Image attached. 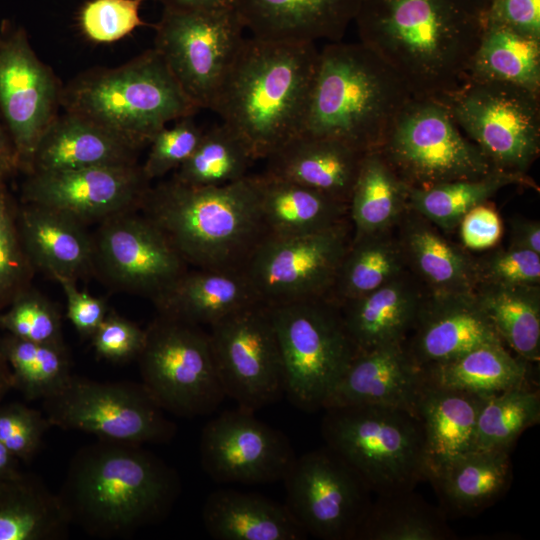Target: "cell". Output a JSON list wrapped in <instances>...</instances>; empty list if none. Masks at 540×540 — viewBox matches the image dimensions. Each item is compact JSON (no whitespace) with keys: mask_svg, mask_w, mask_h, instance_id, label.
Segmentation results:
<instances>
[{"mask_svg":"<svg viewBox=\"0 0 540 540\" xmlns=\"http://www.w3.org/2000/svg\"><path fill=\"white\" fill-rule=\"evenodd\" d=\"M17 223L35 271L55 281L95 274L93 237L86 225L53 209L22 202Z\"/></svg>","mask_w":540,"mask_h":540,"instance_id":"cell-25","label":"cell"},{"mask_svg":"<svg viewBox=\"0 0 540 540\" xmlns=\"http://www.w3.org/2000/svg\"><path fill=\"white\" fill-rule=\"evenodd\" d=\"M199 455L203 471L214 482L244 485L282 481L296 458L283 432L239 407L205 424Z\"/></svg>","mask_w":540,"mask_h":540,"instance_id":"cell-19","label":"cell"},{"mask_svg":"<svg viewBox=\"0 0 540 540\" xmlns=\"http://www.w3.org/2000/svg\"><path fill=\"white\" fill-rule=\"evenodd\" d=\"M50 427L43 411L20 402H0V442L20 463L35 458Z\"/></svg>","mask_w":540,"mask_h":540,"instance_id":"cell-49","label":"cell"},{"mask_svg":"<svg viewBox=\"0 0 540 540\" xmlns=\"http://www.w3.org/2000/svg\"><path fill=\"white\" fill-rule=\"evenodd\" d=\"M530 364L503 343H491L420 371L427 384L492 395L530 385Z\"/></svg>","mask_w":540,"mask_h":540,"instance_id":"cell-36","label":"cell"},{"mask_svg":"<svg viewBox=\"0 0 540 540\" xmlns=\"http://www.w3.org/2000/svg\"><path fill=\"white\" fill-rule=\"evenodd\" d=\"M413 98L397 73L362 43L331 42L319 50L299 134L377 150Z\"/></svg>","mask_w":540,"mask_h":540,"instance_id":"cell-5","label":"cell"},{"mask_svg":"<svg viewBox=\"0 0 540 540\" xmlns=\"http://www.w3.org/2000/svg\"><path fill=\"white\" fill-rule=\"evenodd\" d=\"M487 396L424 382L416 415L424 434L427 479L442 464L476 449L477 420Z\"/></svg>","mask_w":540,"mask_h":540,"instance_id":"cell-29","label":"cell"},{"mask_svg":"<svg viewBox=\"0 0 540 540\" xmlns=\"http://www.w3.org/2000/svg\"><path fill=\"white\" fill-rule=\"evenodd\" d=\"M426 295L421 283L408 270L339 306L356 353L404 342Z\"/></svg>","mask_w":540,"mask_h":540,"instance_id":"cell-26","label":"cell"},{"mask_svg":"<svg viewBox=\"0 0 540 540\" xmlns=\"http://www.w3.org/2000/svg\"><path fill=\"white\" fill-rule=\"evenodd\" d=\"M145 1V0H144ZM164 7L178 9H210L234 7V0H154Z\"/></svg>","mask_w":540,"mask_h":540,"instance_id":"cell-56","label":"cell"},{"mask_svg":"<svg viewBox=\"0 0 540 540\" xmlns=\"http://www.w3.org/2000/svg\"><path fill=\"white\" fill-rule=\"evenodd\" d=\"M351 239L350 220L311 234L266 235L243 271L267 305L328 297Z\"/></svg>","mask_w":540,"mask_h":540,"instance_id":"cell-15","label":"cell"},{"mask_svg":"<svg viewBox=\"0 0 540 540\" xmlns=\"http://www.w3.org/2000/svg\"><path fill=\"white\" fill-rule=\"evenodd\" d=\"M475 1L478 4V6L480 7V9L482 10L483 15H484L485 10H486L490 0H475Z\"/></svg>","mask_w":540,"mask_h":540,"instance_id":"cell-61","label":"cell"},{"mask_svg":"<svg viewBox=\"0 0 540 540\" xmlns=\"http://www.w3.org/2000/svg\"><path fill=\"white\" fill-rule=\"evenodd\" d=\"M354 540H448L454 533L441 508L413 490L377 495Z\"/></svg>","mask_w":540,"mask_h":540,"instance_id":"cell-38","label":"cell"},{"mask_svg":"<svg viewBox=\"0 0 540 540\" xmlns=\"http://www.w3.org/2000/svg\"><path fill=\"white\" fill-rule=\"evenodd\" d=\"M61 106L105 127L139 150L169 122L193 116L199 110L154 48L121 66L77 76L62 88Z\"/></svg>","mask_w":540,"mask_h":540,"instance_id":"cell-6","label":"cell"},{"mask_svg":"<svg viewBox=\"0 0 540 540\" xmlns=\"http://www.w3.org/2000/svg\"><path fill=\"white\" fill-rule=\"evenodd\" d=\"M510 185L536 187L528 176L494 172L479 179L448 182L426 189H410L409 208L447 234L457 229L468 211L489 201L499 190Z\"/></svg>","mask_w":540,"mask_h":540,"instance_id":"cell-41","label":"cell"},{"mask_svg":"<svg viewBox=\"0 0 540 540\" xmlns=\"http://www.w3.org/2000/svg\"><path fill=\"white\" fill-rule=\"evenodd\" d=\"M440 102L494 170L528 176L540 153V93L508 82L466 78Z\"/></svg>","mask_w":540,"mask_h":540,"instance_id":"cell-9","label":"cell"},{"mask_svg":"<svg viewBox=\"0 0 540 540\" xmlns=\"http://www.w3.org/2000/svg\"><path fill=\"white\" fill-rule=\"evenodd\" d=\"M321 433L377 495L413 490L427 480L424 434L418 417L383 405L324 409Z\"/></svg>","mask_w":540,"mask_h":540,"instance_id":"cell-7","label":"cell"},{"mask_svg":"<svg viewBox=\"0 0 540 540\" xmlns=\"http://www.w3.org/2000/svg\"><path fill=\"white\" fill-rule=\"evenodd\" d=\"M0 40H1V33H0Z\"/></svg>","mask_w":540,"mask_h":540,"instance_id":"cell-62","label":"cell"},{"mask_svg":"<svg viewBox=\"0 0 540 540\" xmlns=\"http://www.w3.org/2000/svg\"><path fill=\"white\" fill-rule=\"evenodd\" d=\"M51 426L95 435L98 440L136 445L163 444L176 434L173 421L143 384L101 382L72 375L42 400Z\"/></svg>","mask_w":540,"mask_h":540,"instance_id":"cell-12","label":"cell"},{"mask_svg":"<svg viewBox=\"0 0 540 540\" xmlns=\"http://www.w3.org/2000/svg\"><path fill=\"white\" fill-rule=\"evenodd\" d=\"M226 397L256 412L285 396L282 356L269 305L256 302L209 326Z\"/></svg>","mask_w":540,"mask_h":540,"instance_id":"cell-14","label":"cell"},{"mask_svg":"<svg viewBox=\"0 0 540 540\" xmlns=\"http://www.w3.org/2000/svg\"><path fill=\"white\" fill-rule=\"evenodd\" d=\"M485 23L540 39V0H490L484 13Z\"/></svg>","mask_w":540,"mask_h":540,"instance_id":"cell-53","label":"cell"},{"mask_svg":"<svg viewBox=\"0 0 540 540\" xmlns=\"http://www.w3.org/2000/svg\"><path fill=\"white\" fill-rule=\"evenodd\" d=\"M139 211L195 268L243 270L267 235L256 175L214 187L171 178L149 188Z\"/></svg>","mask_w":540,"mask_h":540,"instance_id":"cell-4","label":"cell"},{"mask_svg":"<svg viewBox=\"0 0 540 540\" xmlns=\"http://www.w3.org/2000/svg\"><path fill=\"white\" fill-rule=\"evenodd\" d=\"M510 451L475 449L435 469L427 480L445 515L471 516L500 499L513 479Z\"/></svg>","mask_w":540,"mask_h":540,"instance_id":"cell-30","label":"cell"},{"mask_svg":"<svg viewBox=\"0 0 540 540\" xmlns=\"http://www.w3.org/2000/svg\"><path fill=\"white\" fill-rule=\"evenodd\" d=\"M20 462L0 442V477L18 472Z\"/></svg>","mask_w":540,"mask_h":540,"instance_id":"cell-58","label":"cell"},{"mask_svg":"<svg viewBox=\"0 0 540 540\" xmlns=\"http://www.w3.org/2000/svg\"><path fill=\"white\" fill-rule=\"evenodd\" d=\"M12 172L13 170L9 167V165L0 158V185L5 182L6 176Z\"/></svg>","mask_w":540,"mask_h":540,"instance_id":"cell-60","label":"cell"},{"mask_svg":"<svg viewBox=\"0 0 540 540\" xmlns=\"http://www.w3.org/2000/svg\"><path fill=\"white\" fill-rule=\"evenodd\" d=\"M136 164L27 174L21 202L53 209L84 225L139 210L150 188Z\"/></svg>","mask_w":540,"mask_h":540,"instance_id":"cell-20","label":"cell"},{"mask_svg":"<svg viewBox=\"0 0 540 540\" xmlns=\"http://www.w3.org/2000/svg\"><path fill=\"white\" fill-rule=\"evenodd\" d=\"M0 350L11 370L12 388L28 401L55 394L72 376L65 344L37 343L4 332Z\"/></svg>","mask_w":540,"mask_h":540,"instance_id":"cell-42","label":"cell"},{"mask_svg":"<svg viewBox=\"0 0 540 540\" xmlns=\"http://www.w3.org/2000/svg\"><path fill=\"white\" fill-rule=\"evenodd\" d=\"M17 207L4 182L0 185V311L32 286L36 272L20 236Z\"/></svg>","mask_w":540,"mask_h":540,"instance_id":"cell-45","label":"cell"},{"mask_svg":"<svg viewBox=\"0 0 540 540\" xmlns=\"http://www.w3.org/2000/svg\"><path fill=\"white\" fill-rule=\"evenodd\" d=\"M364 153L332 139L298 134L266 158V174L349 203Z\"/></svg>","mask_w":540,"mask_h":540,"instance_id":"cell-28","label":"cell"},{"mask_svg":"<svg viewBox=\"0 0 540 540\" xmlns=\"http://www.w3.org/2000/svg\"><path fill=\"white\" fill-rule=\"evenodd\" d=\"M245 29L234 7H164L154 49L198 109H212L243 44Z\"/></svg>","mask_w":540,"mask_h":540,"instance_id":"cell-13","label":"cell"},{"mask_svg":"<svg viewBox=\"0 0 540 540\" xmlns=\"http://www.w3.org/2000/svg\"><path fill=\"white\" fill-rule=\"evenodd\" d=\"M395 230L407 269L428 295L475 293V257L461 244L411 208Z\"/></svg>","mask_w":540,"mask_h":540,"instance_id":"cell-24","label":"cell"},{"mask_svg":"<svg viewBox=\"0 0 540 540\" xmlns=\"http://www.w3.org/2000/svg\"><path fill=\"white\" fill-rule=\"evenodd\" d=\"M62 88L34 52L22 28H6L0 40V113L16 169L28 174L36 147L61 106Z\"/></svg>","mask_w":540,"mask_h":540,"instance_id":"cell-18","label":"cell"},{"mask_svg":"<svg viewBox=\"0 0 540 540\" xmlns=\"http://www.w3.org/2000/svg\"><path fill=\"white\" fill-rule=\"evenodd\" d=\"M509 224V246L540 254V222L538 220L518 216L514 217Z\"/></svg>","mask_w":540,"mask_h":540,"instance_id":"cell-55","label":"cell"},{"mask_svg":"<svg viewBox=\"0 0 540 540\" xmlns=\"http://www.w3.org/2000/svg\"><path fill=\"white\" fill-rule=\"evenodd\" d=\"M354 22L414 98L437 101L466 80L484 29L475 0H363Z\"/></svg>","mask_w":540,"mask_h":540,"instance_id":"cell-1","label":"cell"},{"mask_svg":"<svg viewBox=\"0 0 540 540\" xmlns=\"http://www.w3.org/2000/svg\"><path fill=\"white\" fill-rule=\"evenodd\" d=\"M318 57L314 43L244 39L211 110L255 160L300 133Z\"/></svg>","mask_w":540,"mask_h":540,"instance_id":"cell-3","label":"cell"},{"mask_svg":"<svg viewBox=\"0 0 540 540\" xmlns=\"http://www.w3.org/2000/svg\"><path fill=\"white\" fill-rule=\"evenodd\" d=\"M467 78L508 82L540 93V39L485 23Z\"/></svg>","mask_w":540,"mask_h":540,"instance_id":"cell-40","label":"cell"},{"mask_svg":"<svg viewBox=\"0 0 540 540\" xmlns=\"http://www.w3.org/2000/svg\"><path fill=\"white\" fill-rule=\"evenodd\" d=\"M395 228L352 237L328 298L341 306L408 271Z\"/></svg>","mask_w":540,"mask_h":540,"instance_id":"cell-37","label":"cell"},{"mask_svg":"<svg viewBox=\"0 0 540 540\" xmlns=\"http://www.w3.org/2000/svg\"><path fill=\"white\" fill-rule=\"evenodd\" d=\"M423 384L422 373L404 342L380 346L354 355L323 410L346 405H383L416 415Z\"/></svg>","mask_w":540,"mask_h":540,"instance_id":"cell-22","label":"cell"},{"mask_svg":"<svg viewBox=\"0 0 540 540\" xmlns=\"http://www.w3.org/2000/svg\"><path fill=\"white\" fill-rule=\"evenodd\" d=\"M0 158L3 159L9 167L15 171L16 158L11 140L4 125L0 121Z\"/></svg>","mask_w":540,"mask_h":540,"instance_id":"cell-57","label":"cell"},{"mask_svg":"<svg viewBox=\"0 0 540 540\" xmlns=\"http://www.w3.org/2000/svg\"><path fill=\"white\" fill-rule=\"evenodd\" d=\"M138 151L105 127L65 111L42 135L28 174L136 164Z\"/></svg>","mask_w":540,"mask_h":540,"instance_id":"cell-27","label":"cell"},{"mask_svg":"<svg viewBox=\"0 0 540 540\" xmlns=\"http://www.w3.org/2000/svg\"><path fill=\"white\" fill-rule=\"evenodd\" d=\"M202 522L216 540H304L308 536L285 504L235 489L211 492L202 507Z\"/></svg>","mask_w":540,"mask_h":540,"instance_id":"cell-31","label":"cell"},{"mask_svg":"<svg viewBox=\"0 0 540 540\" xmlns=\"http://www.w3.org/2000/svg\"><path fill=\"white\" fill-rule=\"evenodd\" d=\"M144 0H90L79 14L81 30L96 43H112L145 25L139 15Z\"/></svg>","mask_w":540,"mask_h":540,"instance_id":"cell-48","label":"cell"},{"mask_svg":"<svg viewBox=\"0 0 540 540\" xmlns=\"http://www.w3.org/2000/svg\"><path fill=\"white\" fill-rule=\"evenodd\" d=\"M57 282L66 298L67 318L81 337L91 338L109 312L106 301L79 290L77 281L61 278Z\"/></svg>","mask_w":540,"mask_h":540,"instance_id":"cell-54","label":"cell"},{"mask_svg":"<svg viewBox=\"0 0 540 540\" xmlns=\"http://www.w3.org/2000/svg\"><path fill=\"white\" fill-rule=\"evenodd\" d=\"M70 525L57 493L38 476L0 477V540H62Z\"/></svg>","mask_w":540,"mask_h":540,"instance_id":"cell-34","label":"cell"},{"mask_svg":"<svg viewBox=\"0 0 540 540\" xmlns=\"http://www.w3.org/2000/svg\"><path fill=\"white\" fill-rule=\"evenodd\" d=\"M92 237L95 274L117 290L153 302L188 270L163 232L139 210L105 219Z\"/></svg>","mask_w":540,"mask_h":540,"instance_id":"cell-17","label":"cell"},{"mask_svg":"<svg viewBox=\"0 0 540 540\" xmlns=\"http://www.w3.org/2000/svg\"><path fill=\"white\" fill-rule=\"evenodd\" d=\"M203 133L192 116L162 128L149 143L148 156L141 166L145 177L151 182L180 167L193 154Z\"/></svg>","mask_w":540,"mask_h":540,"instance_id":"cell-47","label":"cell"},{"mask_svg":"<svg viewBox=\"0 0 540 540\" xmlns=\"http://www.w3.org/2000/svg\"><path fill=\"white\" fill-rule=\"evenodd\" d=\"M282 481L284 504L307 535L355 539L372 491L332 449L325 445L296 456Z\"/></svg>","mask_w":540,"mask_h":540,"instance_id":"cell-16","label":"cell"},{"mask_svg":"<svg viewBox=\"0 0 540 540\" xmlns=\"http://www.w3.org/2000/svg\"><path fill=\"white\" fill-rule=\"evenodd\" d=\"M261 302L243 270L189 269L153 301L158 314L208 325Z\"/></svg>","mask_w":540,"mask_h":540,"instance_id":"cell-32","label":"cell"},{"mask_svg":"<svg viewBox=\"0 0 540 540\" xmlns=\"http://www.w3.org/2000/svg\"><path fill=\"white\" fill-rule=\"evenodd\" d=\"M98 357L113 363L137 359L145 341V329L109 311L91 336Z\"/></svg>","mask_w":540,"mask_h":540,"instance_id":"cell-51","label":"cell"},{"mask_svg":"<svg viewBox=\"0 0 540 540\" xmlns=\"http://www.w3.org/2000/svg\"><path fill=\"white\" fill-rule=\"evenodd\" d=\"M363 0H234L253 37L293 43L341 41Z\"/></svg>","mask_w":540,"mask_h":540,"instance_id":"cell-23","label":"cell"},{"mask_svg":"<svg viewBox=\"0 0 540 540\" xmlns=\"http://www.w3.org/2000/svg\"><path fill=\"white\" fill-rule=\"evenodd\" d=\"M539 420V391L531 385L489 395L477 420L476 449L511 450L523 431Z\"/></svg>","mask_w":540,"mask_h":540,"instance_id":"cell-44","label":"cell"},{"mask_svg":"<svg viewBox=\"0 0 540 540\" xmlns=\"http://www.w3.org/2000/svg\"><path fill=\"white\" fill-rule=\"evenodd\" d=\"M254 161L244 141L221 123L204 130L197 148L172 178L195 187L222 186L246 177Z\"/></svg>","mask_w":540,"mask_h":540,"instance_id":"cell-43","label":"cell"},{"mask_svg":"<svg viewBox=\"0 0 540 540\" xmlns=\"http://www.w3.org/2000/svg\"><path fill=\"white\" fill-rule=\"evenodd\" d=\"M410 189H426L494 172L440 101L412 98L377 149Z\"/></svg>","mask_w":540,"mask_h":540,"instance_id":"cell-10","label":"cell"},{"mask_svg":"<svg viewBox=\"0 0 540 540\" xmlns=\"http://www.w3.org/2000/svg\"><path fill=\"white\" fill-rule=\"evenodd\" d=\"M12 389L11 370L8 362L0 350V402Z\"/></svg>","mask_w":540,"mask_h":540,"instance_id":"cell-59","label":"cell"},{"mask_svg":"<svg viewBox=\"0 0 540 540\" xmlns=\"http://www.w3.org/2000/svg\"><path fill=\"white\" fill-rule=\"evenodd\" d=\"M409 191L379 150L364 153L348 203L352 237L394 229L409 208Z\"/></svg>","mask_w":540,"mask_h":540,"instance_id":"cell-35","label":"cell"},{"mask_svg":"<svg viewBox=\"0 0 540 540\" xmlns=\"http://www.w3.org/2000/svg\"><path fill=\"white\" fill-rule=\"evenodd\" d=\"M269 307L282 356L285 396L301 411L323 409L356 354L340 307L328 297Z\"/></svg>","mask_w":540,"mask_h":540,"instance_id":"cell-8","label":"cell"},{"mask_svg":"<svg viewBox=\"0 0 540 540\" xmlns=\"http://www.w3.org/2000/svg\"><path fill=\"white\" fill-rule=\"evenodd\" d=\"M136 360L141 383L165 412L206 416L226 398L209 334L199 325L158 314Z\"/></svg>","mask_w":540,"mask_h":540,"instance_id":"cell-11","label":"cell"},{"mask_svg":"<svg viewBox=\"0 0 540 540\" xmlns=\"http://www.w3.org/2000/svg\"><path fill=\"white\" fill-rule=\"evenodd\" d=\"M475 295L503 343L529 363L540 360V285L478 284Z\"/></svg>","mask_w":540,"mask_h":540,"instance_id":"cell-39","label":"cell"},{"mask_svg":"<svg viewBox=\"0 0 540 540\" xmlns=\"http://www.w3.org/2000/svg\"><path fill=\"white\" fill-rule=\"evenodd\" d=\"M256 177L267 235L311 234L349 220L348 204L343 201L265 172Z\"/></svg>","mask_w":540,"mask_h":540,"instance_id":"cell-33","label":"cell"},{"mask_svg":"<svg viewBox=\"0 0 540 540\" xmlns=\"http://www.w3.org/2000/svg\"><path fill=\"white\" fill-rule=\"evenodd\" d=\"M181 490L177 471L143 445L97 440L74 454L57 495L71 525L110 539L164 520Z\"/></svg>","mask_w":540,"mask_h":540,"instance_id":"cell-2","label":"cell"},{"mask_svg":"<svg viewBox=\"0 0 540 540\" xmlns=\"http://www.w3.org/2000/svg\"><path fill=\"white\" fill-rule=\"evenodd\" d=\"M491 343L503 342L475 293L427 294L404 346L421 370Z\"/></svg>","mask_w":540,"mask_h":540,"instance_id":"cell-21","label":"cell"},{"mask_svg":"<svg viewBox=\"0 0 540 540\" xmlns=\"http://www.w3.org/2000/svg\"><path fill=\"white\" fill-rule=\"evenodd\" d=\"M0 330L32 342L65 344L61 312L32 286L0 311Z\"/></svg>","mask_w":540,"mask_h":540,"instance_id":"cell-46","label":"cell"},{"mask_svg":"<svg viewBox=\"0 0 540 540\" xmlns=\"http://www.w3.org/2000/svg\"><path fill=\"white\" fill-rule=\"evenodd\" d=\"M475 270L477 285L536 286L540 285V254L509 245L494 247L475 257Z\"/></svg>","mask_w":540,"mask_h":540,"instance_id":"cell-50","label":"cell"},{"mask_svg":"<svg viewBox=\"0 0 540 540\" xmlns=\"http://www.w3.org/2000/svg\"><path fill=\"white\" fill-rule=\"evenodd\" d=\"M457 230L461 245L471 251H488L496 247L503 235V222L490 201L472 208L461 219Z\"/></svg>","mask_w":540,"mask_h":540,"instance_id":"cell-52","label":"cell"}]
</instances>
